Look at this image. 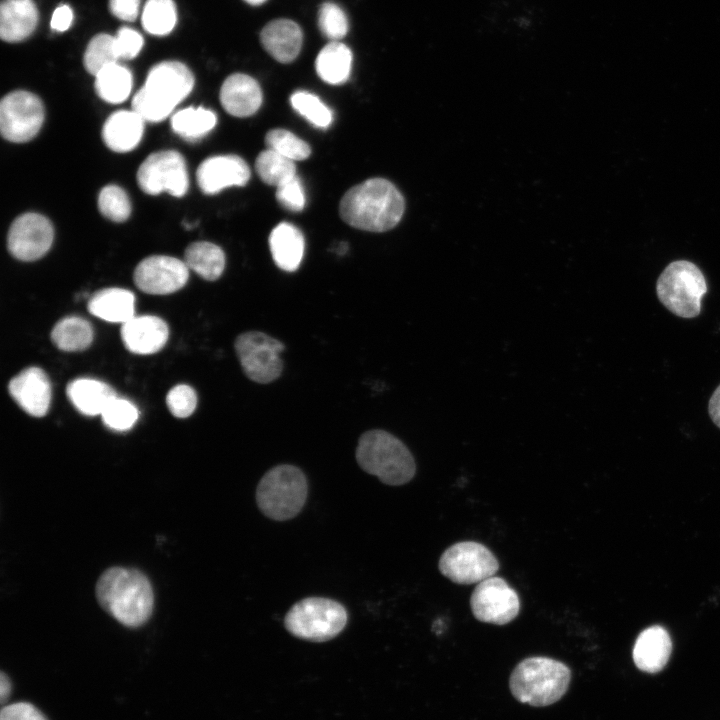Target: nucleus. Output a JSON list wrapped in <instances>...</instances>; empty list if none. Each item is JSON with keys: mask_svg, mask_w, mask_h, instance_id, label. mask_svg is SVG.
Segmentation results:
<instances>
[{"mask_svg": "<svg viewBox=\"0 0 720 720\" xmlns=\"http://www.w3.org/2000/svg\"><path fill=\"white\" fill-rule=\"evenodd\" d=\"M345 607L332 599L308 597L295 603L287 612L284 625L292 635L314 642L336 637L346 626Z\"/></svg>", "mask_w": 720, "mask_h": 720, "instance_id": "8", "label": "nucleus"}, {"mask_svg": "<svg viewBox=\"0 0 720 720\" xmlns=\"http://www.w3.org/2000/svg\"><path fill=\"white\" fill-rule=\"evenodd\" d=\"M87 308L102 320L124 324L134 317V294L122 288L102 289L90 297Z\"/></svg>", "mask_w": 720, "mask_h": 720, "instance_id": "26", "label": "nucleus"}, {"mask_svg": "<svg viewBox=\"0 0 720 720\" xmlns=\"http://www.w3.org/2000/svg\"><path fill=\"white\" fill-rule=\"evenodd\" d=\"M67 396L74 407L87 416L101 415L109 403L117 397L108 384L90 378H79L67 385Z\"/></svg>", "mask_w": 720, "mask_h": 720, "instance_id": "25", "label": "nucleus"}, {"mask_svg": "<svg viewBox=\"0 0 720 720\" xmlns=\"http://www.w3.org/2000/svg\"><path fill=\"white\" fill-rule=\"evenodd\" d=\"M104 424L116 431L129 430L138 419V410L130 401L113 399L101 414Z\"/></svg>", "mask_w": 720, "mask_h": 720, "instance_id": "39", "label": "nucleus"}, {"mask_svg": "<svg viewBox=\"0 0 720 720\" xmlns=\"http://www.w3.org/2000/svg\"><path fill=\"white\" fill-rule=\"evenodd\" d=\"M189 268L171 256L154 255L142 260L134 271V282L143 292L165 295L178 291L187 282Z\"/></svg>", "mask_w": 720, "mask_h": 720, "instance_id": "15", "label": "nucleus"}, {"mask_svg": "<svg viewBox=\"0 0 720 720\" xmlns=\"http://www.w3.org/2000/svg\"><path fill=\"white\" fill-rule=\"evenodd\" d=\"M14 401L29 415L44 416L51 401V385L39 367H28L14 376L8 385Z\"/></svg>", "mask_w": 720, "mask_h": 720, "instance_id": "17", "label": "nucleus"}, {"mask_svg": "<svg viewBox=\"0 0 720 720\" xmlns=\"http://www.w3.org/2000/svg\"><path fill=\"white\" fill-rule=\"evenodd\" d=\"M405 201L390 181L371 178L350 188L339 204V214L350 226L371 232L394 228L401 220Z\"/></svg>", "mask_w": 720, "mask_h": 720, "instance_id": "1", "label": "nucleus"}, {"mask_svg": "<svg viewBox=\"0 0 720 720\" xmlns=\"http://www.w3.org/2000/svg\"><path fill=\"white\" fill-rule=\"evenodd\" d=\"M184 258L188 268L208 281L217 280L225 268L223 250L210 242L201 241L190 244L185 250Z\"/></svg>", "mask_w": 720, "mask_h": 720, "instance_id": "28", "label": "nucleus"}, {"mask_svg": "<svg viewBox=\"0 0 720 720\" xmlns=\"http://www.w3.org/2000/svg\"><path fill=\"white\" fill-rule=\"evenodd\" d=\"M141 0H109L110 12L123 21H134L139 13Z\"/></svg>", "mask_w": 720, "mask_h": 720, "instance_id": "44", "label": "nucleus"}, {"mask_svg": "<svg viewBox=\"0 0 720 720\" xmlns=\"http://www.w3.org/2000/svg\"><path fill=\"white\" fill-rule=\"evenodd\" d=\"M307 493L308 484L302 470L294 465L282 464L273 467L261 478L256 501L265 516L284 521L301 511Z\"/></svg>", "mask_w": 720, "mask_h": 720, "instance_id": "6", "label": "nucleus"}, {"mask_svg": "<svg viewBox=\"0 0 720 720\" xmlns=\"http://www.w3.org/2000/svg\"><path fill=\"white\" fill-rule=\"evenodd\" d=\"M276 199L281 206L293 211L299 212L305 206V193L300 179L295 176L291 180L278 186L276 189Z\"/></svg>", "mask_w": 720, "mask_h": 720, "instance_id": "41", "label": "nucleus"}, {"mask_svg": "<svg viewBox=\"0 0 720 720\" xmlns=\"http://www.w3.org/2000/svg\"><path fill=\"white\" fill-rule=\"evenodd\" d=\"M358 465L387 485L408 483L416 465L407 446L384 430H369L361 435L356 448Z\"/></svg>", "mask_w": 720, "mask_h": 720, "instance_id": "5", "label": "nucleus"}, {"mask_svg": "<svg viewBox=\"0 0 720 720\" xmlns=\"http://www.w3.org/2000/svg\"><path fill=\"white\" fill-rule=\"evenodd\" d=\"M470 606L477 620L505 625L519 614L520 599L506 580L492 576L476 585L471 594Z\"/></svg>", "mask_w": 720, "mask_h": 720, "instance_id": "13", "label": "nucleus"}, {"mask_svg": "<svg viewBox=\"0 0 720 720\" xmlns=\"http://www.w3.org/2000/svg\"><path fill=\"white\" fill-rule=\"evenodd\" d=\"M143 37L136 30L122 27L114 36V46L118 59L129 60L135 58L143 47Z\"/></svg>", "mask_w": 720, "mask_h": 720, "instance_id": "42", "label": "nucleus"}, {"mask_svg": "<svg viewBox=\"0 0 720 720\" xmlns=\"http://www.w3.org/2000/svg\"><path fill=\"white\" fill-rule=\"evenodd\" d=\"M222 107L235 117L255 114L262 104V91L258 82L249 75L235 73L227 77L219 93Z\"/></svg>", "mask_w": 720, "mask_h": 720, "instance_id": "19", "label": "nucleus"}, {"mask_svg": "<svg viewBox=\"0 0 720 720\" xmlns=\"http://www.w3.org/2000/svg\"><path fill=\"white\" fill-rule=\"evenodd\" d=\"M169 329L159 317L134 316L122 325L121 338L132 353L147 355L161 350L168 340Z\"/></svg>", "mask_w": 720, "mask_h": 720, "instance_id": "18", "label": "nucleus"}, {"mask_svg": "<svg viewBox=\"0 0 720 720\" xmlns=\"http://www.w3.org/2000/svg\"><path fill=\"white\" fill-rule=\"evenodd\" d=\"M708 413L712 422L720 429V384L710 397Z\"/></svg>", "mask_w": 720, "mask_h": 720, "instance_id": "46", "label": "nucleus"}, {"mask_svg": "<svg viewBox=\"0 0 720 720\" xmlns=\"http://www.w3.org/2000/svg\"><path fill=\"white\" fill-rule=\"evenodd\" d=\"M101 607L121 624L138 627L151 616L154 594L149 579L139 570L111 567L96 584Z\"/></svg>", "mask_w": 720, "mask_h": 720, "instance_id": "2", "label": "nucleus"}, {"mask_svg": "<svg viewBox=\"0 0 720 720\" xmlns=\"http://www.w3.org/2000/svg\"><path fill=\"white\" fill-rule=\"evenodd\" d=\"M51 340L63 351H81L93 340L91 324L84 318L69 316L58 321L52 329Z\"/></svg>", "mask_w": 720, "mask_h": 720, "instance_id": "30", "label": "nucleus"}, {"mask_svg": "<svg viewBox=\"0 0 720 720\" xmlns=\"http://www.w3.org/2000/svg\"><path fill=\"white\" fill-rule=\"evenodd\" d=\"M352 67V53L340 41H331L317 55L315 69L326 83L339 85L347 81Z\"/></svg>", "mask_w": 720, "mask_h": 720, "instance_id": "27", "label": "nucleus"}, {"mask_svg": "<svg viewBox=\"0 0 720 720\" xmlns=\"http://www.w3.org/2000/svg\"><path fill=\"white\" fill-rule=\"evenodd\" d=\"M292 107L311 124L319 128L328 127L332 120V111L314 94L297 91L290 97Z\"/></svg>", "mask_w": 720, "mask_h": 720, "instance_id": "36", "label": "nucleus"}, {"mask_svg": "<svg viewBox=\"0 0 720 720\" xmlns=\"http://www.w3.org/2000/svg\"><path fill=\"white\" fill-rule=\"evenodd\" d=\"M245 375L252 381L266 384L276 380L283 369L280 354L284 344L259 331L240 334L234 343Z\"/></svg>", "mask_w": 720, "mask_h": 720, "instance_id": "10", "label": "nucleus"}, {"mask_svg": "<svg viewBox=\"0 0 720 720\" xmlns=\"http://www.w3.org/2000/svg\"><path fill=\"white\" fill-rule=\"evenodd\" d=\"M194 76L178 61H163L148 72L145 84L132 99V110L145 121L164 120L192 91Z\"/></svg>", "mask_w": 720, "mask_h": 720, "instance_id": "3", "label": "nucleus"}, {"mask_svg": "<svg viewBox=\"0 0 720 720\" xmlns=\"http://www.w3.org/2000/svg\"><path fill=\"white\" fill-rule=\"evenodd\" d=\"M98 207L103 216L114 222L126 221L131 213L127 193L117 185H107L99 193Z\"/></svg>", "mask_w": 720, "mask_h": 720, "instance_id": "37", "label": "nucleus"}, {"mask_svg": "<svg viewBox=\"0 0 720 720\" xmlns=\"http://www.w3.org/2000/svg\"><path fill=\"white\" fill-rule=\"evenodd\" d=\"M499 569L495 555L483 544L462 541L448 547L439 559L440 572L452 582L478 584Z\"/></svg>", "mask_w": 720, "mask_h": 720, "instance_id": "9", "label": "nucleus"}, {"mask_svg": "<svg viewBox=\"0 0 720 720\" xmlns=\"http://www.w3.org/2000/svg\"><path fill=\"white\" fill-rule=\"evenodd\" d=\"M145 120L135 111L121 110L108 117L103 125L102 138L115 152L133 150L141 141Z\"/></svg>", "mask_w": 720, "mask_h": 720, "instance_id": "23", "label": "nucleus"}, {"mask_svg": "<svg viewBox=\"0 0 720 720\" xmlns=\"http://www.w3.org/2000/svg\"><path fill=\"white\" fill-rule=\"evenodd\" d=\"M137 181L141 190L147 194L167 192L182 197L189 186L185 160L175 150L152 153L140 165Z\"/></svg>", "mask_w": 720, "mask_h": 720, "instance_id": "11", "label": "nucleus"}, {"mask_svg": "<svg viewBox=\"0 0 720 720\" xmlns=\"http://www.w3.org/2000/svg\"><path fill=\"white\" fill-rule=\"evenodd\" d=\"M250 176L248 164L237 155L209 157L199 165L196 172L199 188L209 195L231 186H244Z\"/></svg>", "mask_w": 720, "mask_h": 720, "instance_id": "16", "label": "nucleus"}, {"mask_svg": "<svg viewBox=\"0 0 720 720\" xmlns=\"http://www.w3.org/2000/svg\"><path fill=\"white\" fill-rule=\"evenodd\" d=\"M177 21L173 0H147L141 16L142 27L156 36L169 34Z\"/></svg>", "mask_w": 720, "mask_h": 720, "instance_id": "33", "label": "nucleus"}, {"mask_svg": "<svg viewBox=\"0 0 720 720\" xmlns=\"http://www.w3.org/2000/svg\"><path fill=\"white\" fill-rule=\"evenodd\" d=\"M114 46V36L100 33L95 35L87 45L83 63L85 69L96 76L103 68L118 63Z\"/></svg>", "mask_w": 720, "mask_h": 720, "instance_id": "34", "label": "nucleus"}, {"mask_svg": "<svg viewBox=\"0 0 720 720\" xmlns=\"http://www.w3.org/2000/svg\"><path fill=\"white\" fill-rule=\"evenodd\" d=\"M44 121L41 99L28 91H13L0 103V129L2 136L14 143L34 138Z\"/></svg>", "mask_w": 720, "mask_h": 720, "instance_id": "12", "label": "nucleus"}, {"mask_svg": "<svg viewBox=\"0 0 720 720\" xmlns=\"http://www.w3.org/2000/svg\"><path fill=\"white\" fill-rule=\"evenodd\" d=\"M265 143L271 149L293 161L308 158L311 154L310 146L292 132L277 128L266 133Z\"/></svg>", "mask_w": 720, "mask_h": 720, "instance_id": "35", "label": "nucleus"}, {"mask_svg": "<svg viewBox=\"0 0 720 720\" xmlns=\"http://www.w3.org/2000/svg\"><path fill=\"white\" fill-rule=\"evenodd\" d=\"M571 681L570 668L561 661L543 656L523 659L513 669L509 688L516 700L534 707L559 701Z\"/></svg>", "mask_w": 720, "mask_h": 720, "instance_id": "4", "label": "nucleus"}, {"mask_svg": "<svg viewBox=\"0 0 720 720\" xmlns=\"http://www.w3.org/2000/svg\"><path fill=\"white\" fill-rule=\"evenodd\" d=\"M132 74L119 63L111 64L95 76V90L98 96L111 104L125 101L132 89Z\"/></svg>", "mask_w": 720, "mask_h": 720, "instance_id": "29", "label": "nucleus"}, {"mask_svg": "<svg viewBox=\"0 0 720 720\" xmlns=\"http://www.w3.org/2000/svg\"><path fill=\"white\" fill-rule=\"evenodd\" d=\"M707 292L702 271L694 263L677 260L668 264L656 282V294L666 309L681 318H695Z\"/></svg>", "mask_w": 720, "mask_h": 720, "instance_id": "7", "label": "nucleus"}, {"mask_svg": "<svg viewBox=\"0 0 720 720\" xmlns=\"http://www.w3.org/2000/svg\"><path fill=\"white\" fill-rule=\"evenodd\" d=\"M347 250H348V246H347V243H345V242L340 243L336 247V251L339 255L345 254L347 252Z\"/></svg>", "mask_w": 720, "mask_h": 720, "instance_id": "48", "label": "nucleus"}, {"mask_svg": "<svg viewBox=\"0 0 720 720\" xmlns=\"http://www.w3.org/2000/svg\"><path fill=\"white\" fill-rule=\"evenodd\" d=\"M269 247L272 258L280 269L293 272L299 268L305 241L296 226L286 222L278 224L270 233Z\"/></svg>", "mask_w": 720, "mask_h": 720, "instance_id": "24", "label": "nucleus"}, {"mask_svg": "<svg viewBox=\"0 0 720 720\" xmlns=\"http://www.w3.org/2000/svg\"><path fill=\"white\" fill-rule=\"evenodd\" d=\"M0 720H47L32 704L14 703L1 710Z\"/></svg>", "mask_w": 720, "mask_h": 720, "instance_id": "43", "label": "nucleus"}, {"mask_svg": "<svg viewBox=\"0 0 720 720\" xmlns=\"http://www.w3.org/2000/svg\"><path fill=\"white\" fill-rule=\"evenodd\" d=\"M255 169L263 182L276 187L297 176L294 161L271 149L259 153Z\"/></svg>", "mask_w": 720, "mask_h": 720, "instance_id": "32", "label": "nucleus"}, {"mask_svg": "<svg viewBox=\"0 0 720 720\" xmlns=\"http://www.w3.org/2000/svg\"><path fill=\"white\" fill-rule=\"evenodd\" d=\"M38 24V10L33 0H2L0 5V36L16 43L27 39Z\"/></svg>", "mask_w": 720, "mask_h": 720, "instance_id": "22", "label": "nucleus"}, {"mask_svg": "<svg viewBox=\"0 0 720 720\" xmlns=\"http://www.w3.org/2000/svg\"><path fill=\"white\" fill-rule=\"evenodd\" d=\"M671 652L672 642L668 632L663 627L654 625L638 635L632 656L639 670L657 673L666 666Z\"/></svg>", "mask_w": 720, "mask_h": 720, "instance_id": "21", "label": "nucleus"}, {"mask_svg": "<svg viewBox=\"0 0 720 720\" xmlns=\"http://www.w3.org/2000/svg\"><path fill=\"white\" fill-rule=\"evenodd\" d=\"M321 33L331 41H339L348 32V19L344 11L333 2L323 3L318 11Z\"/></svg>", "mask_w": 720, "mask_h": 720, "instance_id": "38", "label": "nucleus"}, {"mask_svg": "<svg viewBox=\"0 0 720 720\" xmlns=\"http://www.w3.org/2000/svg\"><path fill=\"white\" fill-rule=\"evenodd\" d=\"M54 229L49 219L38 213H25L10 226L7 246L9 252L21 261H34L50 249Z\"/></svg>", "mask_w": 720, "mask_h": 720, "instance_id": "14", "label": "nucleus"}, {"mask_svg": "<svg viewBox=\"0 0 720 720\" xmlns=\"http://www.w3.org/2000/svg\"><path fill=\"white\" fill-rule=\"evenodd\" d=\"M11 692V683L9 678L2 672L0 676V699L5 703Z\"/></svg>", "mask_w": 720, "mask_h": 720, "instance_id": "47", "label": "nucleus"}, {"mask_svg": "<svg viewBox=\"0 0 720 720\" xmlns=\"http://www.w3.org/2000/svg\"><path fill=\"white\" fill-rule=\"evenodd\" d=\"M264 49L276 61L290 63L299 55L303 33L299 25L290 19H275L267 23L260 33Z\"/></svg>", "mask_w": 720, "mask_h": 720, "instance_id": "20", "label": "nucleus"}, {"mask_svg": "<svg viewBox=\"0 0 720 720\" xmlns=\"http://www.w3.org/2000/svg\"><path fill=\"white\" fill-rule=\"evenodd\" d=\"M73 21V11L68 5L58 6L51 18L50 26L53 30L63 32L69 29Z\"/></svg>", "mask_w": 720, "mask_h": 720, "instance_id": "45", "label": "nucleus"}, {"mask_svg": "<svg viewBox=\"0 0 720 720\" xmlns=\"http://www.w3.org/2000/svg\"><path fill=\"white\" fill-rule=\"evenodd\" d=\"M246 3L252 5V6H258L266 2L267 0H244Z\"/></svg>", "mask_w": 720, "mask_h": 720, "instance_id": "49", "label": "nucleus"}, {"mask_svg": "<svg viewBox=\"0 0 720 720\" xmlns=\"http://www.w3.org/2000/svg\"><path fill=\"white\" fill-rule=\"evenodd\" d=\"M217 124V116L203 107H188L174 113L171 118L173 131L189 141L199 140Z\"/></svg>", "mask_w": 720, "mask_h": 720, "instance_id": "31", "label": "nucleus"}, {"mask_svg": "<svg viewBox=\"0 0 720 720\" xmlns=\"http://www.w3.org/2000/svg\"><path fill=\"white\" fill-rule=\"evenodd\" d=\"M168 409L178 418L190 416L197 405V395L194 389L186 384L174 386L167 394Z\"/></svg>", "mask_w": 720, "mask_h": 720, "instance_id": "40", "label": "nucleus"}]
</instances>
